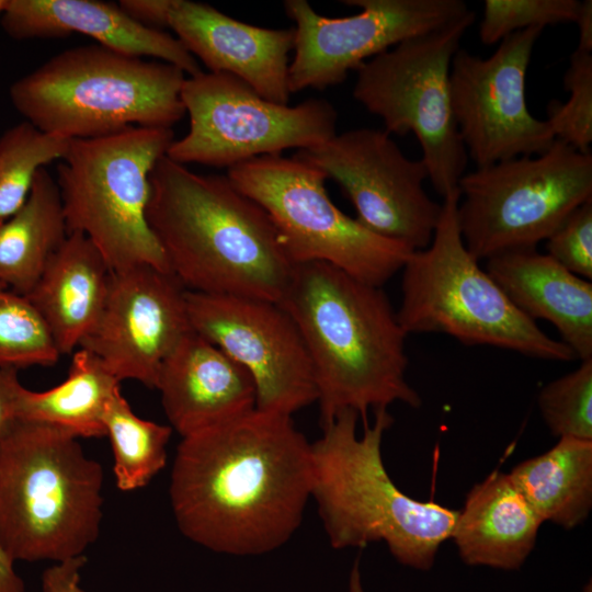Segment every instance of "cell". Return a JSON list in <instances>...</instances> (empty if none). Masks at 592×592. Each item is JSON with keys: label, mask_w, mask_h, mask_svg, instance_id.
<instances>
[{"label": "cell", "mask_w": 592, "mask_h": 592, "mask_svg": "<svg viewBox=\"0 0 592 592\" xmlns=\"http://www.w3.org/2000/svg\"><path fill=\"white\" fill-rule=\"evenodd\" d=\"M183 70L99 44L68 48L14 81V109L42 133L72 140L130 126L172 128L185 115Z\"/></svg>", "instance_id": "cell-6"}, {"label": "cell", "mask_w": 592, "mask_h": 592, "mask_svg": "<svg viewBox=\"0 0 592 592\" xmlns=\"http://www.w3.org/2000/svg\"><path fill=\"white\" fill-rule=\"evenodd\" d=\"M70 140L42 133L27 122L0 136V221L26 202L37 171L67 152Z\"/></svg>", "instance_id": "cell-28"}, {"label": "cell", "mask_w": 592, "mask_h": 592, "mask_svg": "<svg viewBox=\"0 0 592 592\" xmlns=\"http://www.w3.org/2000/svg\"><path fill=\"white\" fill-rule=\"evenodd\" d=\"M486 261L487 273L521 312L554 325L577 358H592L591 281L536 248L506 251Z\"/></svg>", "instance_id": "cell-21"}, {"label": "cell", "mask_w": 592, "mask_h": 592, "mask_svg": "<svg viewBox=\"0 0 592 592\" xmlns=\"http://www.w3.org/2000/svg\"><path fill=\"white\" fill-rule=\"evenodd\" d=\"M374 413L361 436L353 410L322 426V436L311 444V498L333 548L383 542L401 565L430 570L458 511L415 500L396 486L382 457L383 436L394 419L387 409Z\"/></svg>", "instance_id": "cell-4"}, {"label": "cell", "mask_w": 592, "mask_h": 592, "mask_svg": "<svg viewBox=\"0 0 592 592\" xmlns=\"http://www.w3.org/2000/svg\"><path fill=\"white\" fill-rule=\"evenodd\" d=\"M570 96L565 103L551 100L548 123L556 139L580 152L591 153L592 143V53L576 50L563 77Z\"/></svg>", "instance_id": "cell-31"}, {"label": "cell", "mask_w": 592, "mask_h": 592, "mask_svg": "<svg viewBox=\"0 0 592 592\" xmlns=\"http://www.w3.org/2000/svg\"><path fill=\"white\" fill-rule=\"evenodd\" d=\"M172 128L130 126L70 140L55 179L68 234L84 235L112 272L149 265L170 272L147 221L150 173Z\"/></svg>", "instance_id": "cell-8"}, {"label": "cell", "mask_w": 592, "mask_h": 592, "mask_svg": "<svg viewBox=\"0 0 592 592\" xmlns=\"http://www.w3.org/2000/svg\"><path fill=\"white\" fill-rule=\"evenodd\" d=\"M312 447L292 415L253 410L182 437L169 486L181 533L212 551L284 545L311 498Z\"/></svg>", "instance_id": "cell-1"}, {"label": "cell", "mask_w": 592, "mask_h": 592, "mask_svg": "<svg viewBox=\"0 0 592 592\" xmlns=\"http://www.w3.org/2000/svg\"><path fill=\"white\" fill-rule=\"evenodd\" d=\"M59 357L47 327L26 296L0 283V367L53 366Z\"/></svg>", "instance_id": "cell-29"}, {"label": "cell", "mask_w": 592, "mask_h": 592, "mask_svg": "<svg viewBox=\"0 0 592 592\" xmlns=\"http://www.w3.org/2000/svg\"><path fill=\"white\" fill-rule=\"evenodd\" d=\"M186 307L192 330L250 374L258 409L292 415L317 401L304 340L278 303L187 291Z\"/></svg>", "instance_id": "cell-16"}, {"label": "cell", "mask_w": 592, "mask_h": 592, "mask_svg": "<svg viewBox=\"0 0 592 592\" xmlns=\"http://www.w3.org/2000/svg\"><path fill=\"white\" fill-rule=\"evenodd\" d=\"M458 187L443 197L430 244L402 266L400 326L443 333L466 345H490L525 356L572 361L574 353L521 312L467 250L458 225Z\"/></svg>", "instance_id": "cell-7"}, {"label": "cell", "mask_w": 592, "mask_h": 592, "mask_svg": "<svg viewBox=\"0 0 592 592\" xmlns=\"http://www.w3.org/2000/svg\"><path fill=\"white\" fill-rule=\"evenodd\" d=\"M13 39L59 38L80 33L99 45L136 57H155L189 76L202 72L198 61L174 36L146 27L117 3L98 0H8L0 19Z\"/></svg>", "instance_id": "cell-20"}, {"label": "cell", "mask_w": 592, "mask_h": 592, "mask_svg": "<svg viewBox=\"0 0 592 592\" xmlns=\"http://www.w3.org/2000/svg\"><path fill=\"white\" fill-rule=\"evenodd\" d=\"M591 590H592V589H591V581H590L589 584H587V585L584 587V589H583L582 592H591Z\"/></svg>", "instance_id": "cell-41"}, {"label": "cell", "mask_w": 592, "mask_h": 592, "mask_svg": "<svg viewBox=\"0 0 592 592\" xmlns=\"http://www.w3.org/2000/svg\"><path fill=\"white\" fill-rule=\"evenodd\" d=\"M119 385L100 358L78 348L64 382L44 391L23 386L18 419L54 425L78 439L104 437L105 410Z\"/></svg>", "instance_id": "cell-26"}, {"label": "cell", "mask_w": 592, "mask_h": 592, "mask_svg": "<svg viewBox=\"0 0 592 592\" xmlns=\"http://www.w3.org/2000/svg\"><path fill=\"white\" fill-rule=\"evenodd\" d=\"M67 236L58 186L42 168L23 206L0 221V283L26 295Z\"/></svg>", "instance_id": "cell-24"}, {"label": "cell", "mask_w": 592, "mask_h": 592, "mask_svg": "<svg viewBox=\"0 0 592 592\" xmlns=\"http://www.w3.org/2000/svg\"><path fill=\"white\" fill-rule=\"evenodd\" d=\"M104 474L78 437L18 420L0 436V546L13 561L84 555L100 533Z\"/></svg>", "instance_id": "cell-5"}, {"label": "cell", "mask_w": 592, "mask_h": 592, "mask_svg": "<svg viewBox=\"0 0 592 592\" xmlns=\"http://www.w3.org/2000/svg\"><path fill=\"white\" fill-rule=\"evenodd\" d=\"M542 523L510 475L493 471L468 492L451 538L468 566L519 570L536 545Z\"/></svg>", "instance_id": "cell-23"}, {"label": "cell", "mask_w": 592, "mask_h": 592, "mask_svg": "<svg viewBox=\"0 0 592 592\" xmlns=\"http://www.w3.org/2000/svg\"><path fill=\"white\" fill-rule=\"evenodd\" d=\"M458 190L460 235L478 261L536 248L592 200V155L555 139L540 155L466 172Z\"/></svg>", "instance_id": "cell-11"}, {"label": "cell", "mask_w": 592, "mask_h": 592, "mask_svg": "<svg viewBox=\"0 0 592 592\" xmlns=\"http://www.w3.org/2000/svg\"><path fill=\"white\" fill-rule=\"evenodd\" d=\"M105 436L114 457V477L121 491L147 486L167 464L170 425L138 417L118 390L104 414Z\"/></svg>", "instance_id": "cell-27"}, {"label": "cell", "mask_w": 592, "mask_h": 592, "mask_svg": "<svg viewBox=\"0 0 592 592\" xmlns=\"http://www.w3.org/2000/svg\"><path fill=\"white\" fill-rule=\"evenodd\" d=\"M155 388L170 426L181 437L257 408L250 374L193 330L162 363Z\"/></svg>", "instance_id": "cell-19"}, {"label": "cell", "mask_w": 592, "mask_h": 592, "mask_svg": "<svg viewBox=\"0 0 592 592\" xmlns=\"http://www.w3.org/2000/svg\"><path fill=\"white\" fill-rule=\"evenodd\" d=\"M579 29V43L577 49L592 53V1L584 0L574 22Z\"/></svg>", "instance_id": "cell-37"}, {"label": "cell", "mask_w": 592, "mask_h": 592, "mask_svg": "<svg viewBox=\"0 0 592 592\" xmlns=\"http://www.w3.org/2000/svg\"><path fill=\"white\" fill-rule=\"evenodd\" d=\"M537 403L553 435L592 441V358L547 384Z\"/></svg>", "instance_id": "cell-30"}, {"label": "cell", "mask_w": 592, "mask_h": 592, "mask_svg": "<svg viewBox=\"0 0 592 592\" xmlns=\"http://www.w3.org/2000/svg\"><path fill=\"white\" fill-rule=\"evenodd\" d=\"M227 177L266 212L293 264L326 262L383 287L414 251L344 214L327 193V175L294 156L257 157L229 168Z\"/></svg>", "instance_id": "cell-10"}, {"label": "cell", "mask_w": 592, "mask_h": 592, "mask_svg": "<svg viewBox=\"0 0 592 592\" xmlns=\"http://www.w3.org/2000/svg\"><path fill=\"white\" fill-rule=\"evenodd\" d=\"M543 30L514 32L486 58L459 48L452 60L453 115L477 168L540 155L556 139L548 123L531 114L525 95L527 68Z\"/></svg>", "instance_id": "cell-15"}, {"label": "cell", "mask_w": 592, "mask_h": 592, "mask_svg": "<svg viewBox=\"0 0 592 592\" xmlns=\"http://www.w3.org/2000/svg\"><path fill=\"white\" fill-rule=\"evenodd\" d=\"M538 516L563 528L583 523L592 509V441L561 437L549 451L509 473Z\"/></svg>", "instance_id": "cell-25"}, {"label": "cell", "mask_w": 592, "mask_h": 592, "mask_svg": "<svg viewBox=\"0 0 592 592\" xmlns=\"http://www.w3.org/2000/svg\"><path fill=\"white\" fill-rule=\"evenodd\" d=\"M86 562L82 555L48 567L42 576L43 592H86L80 587V570Z\"/></svg>", "instance_id": "cell-34"}, {"label": "cell", "mask_w": 592, "mask_h": 592, "mask_svg": "<svg viewBox=\"0 0 592 592\" xmlns=\"http://www.w3.org/2000/svg\"><path fill=\"white\" fill-rule=\"evenodd\" d=\"M547 254L571 273L592 280V200L573 209L546 239Z\"/></svg>", "instance_id": "cell-33"}, {"label": "cell", "mask_w": 592, "mask_h": 592, "mask_svg": "<svg viewBox=\"0 0 592 592\" xmlns=\"http://www.w3.org/2000/svg\"><path fill=\"white\" fill-rule=\"evenodd\" d=\"M168 26L209 72L232 75L265 100L288 105L294 27L251 25L190 0H172Z\"/></svg>", "instance_id": "cell-18"}, {"label": "cell", "mask_w": 592, "mask_h": 592, "mask_svg": "<svg viewBox=\"0 0 592 592\" xmlns=\"http://www.w3.org/2000/svg\"><path fill=\"white\" fill-rule=\"evenodd\" d=\"M580 4L578 0H485L480 41L491 45L517 31L574 23Z\"/></svg>", "instance_id": "cell-32"}, {"label": "cell", "mask_w": 592, "mask_h": 592, "mask_svg": "<svg viewBox=\"0 0 592 592\" xmlns=\"http://www.w3.org/2000/svg\"><path fill=\"white\" fill-rule=\"evenodd\" d=\"M112 270L82 234H68L25 295L60 355L78 349L104 309Z\"/></svg>", "instance_id": "cell-22"}, {"label": "cell", "mask_w": 592, "mask_h": 592, "mask_svg": "<svg viewBox=\"0 0 592 592\" xmlns=\"http://www.w3.org/2000/svg\"><path fill=\"white\" fill-rule=\"evenodd\" d=\"M147 221L186 291L281 299L294 264L266 212L227 175L164 155L150 173Z\"/></svg>", "instance_id": "cell-3"}, {"label": "cell", "mask_w": 592, "mask_h": 592, "mask_svg": "<svg viewBox=\"0 0 592 592\" xmlns=\"http://www.w3.org/2000/svg\"><path fill=\"white\" fill-rule=\"evenodd\" d=\"M297 326L308 352L321 425L353 410L394 402L419 408L407 380V333L382 287L319 261L294 264L277 301Z\"/></svg>", "instance_id": "cell-2"}, {"label": "cell", "mask_w": 592, "mask_h": 592, "mask_svg": "<svg viewBox=\"0 0 592 592\" xmlns=\"http://www.w3.org/2000/svg\"><path fill=\"white\" fill-rule=\"evenodd\" d=\"M361 12L328 18L306 0H286L294 27L288 67L291 94L341 84L351 70L418 35L442 29L471 10L463 0H344Z\"/></svg>", "instance_id": "cell-14"}, {"label": "cell", "mask_w": 592, "mask_h": 592, "mask_svg": "<svg viewBox=\"0 0 592 592\" xmlns=\"http://www.w3.org/2000/svg\"><path fill=\"white\" fill-rule=\"evenodd\" d=\"M8 0H0V16L2 15L5 7H7Z\"/></svg>", "instance_id": "cell-40"}, {"label": "cell", "mask_w": 592, "mask_h": 592, "mask_svg": "<svg viewBox=\"0 0 592 592\" xmlns=\"http://www.w3.org/2000/svg\"><path fill=\"white\" fill-rule=\"evenodd\" d=\"M172 0H122V10L137 23L155 30L168 26Z\"/></svg>", "instance_id": "cell-35"}, {"label": "cell", "mask_w": 592, "mask_h": 592, "mask_svg": "<svg viewBox=\"0 0 592 592\" xmlns=\"http://www.w3.org/2000/svg\"><path fill=\"white\" fill-rule=\"evenodd\" d=\"M348 592H364L358 559H356L352 566Z\"/></svg>", "instance_id": "cell-39"}, {"label": "cell", "mask_w": 592, "mask_h": 592, "mask_svg": "<svg viewBox=\"0 0 592 592\" xmlns=\"http://www.w3.org/2000/svg\"><path fill=\"white\" fill-rule=\"evenodd\" d=\"M294 157L335 181L365 228L413 250L430 244L442 204L424 190L429 175L423 161L406 157L388 133L346 130Z\"/></svg>", "instance_id": "cell-13"}, {"label": "cell", "mask_w": 592, "mask_h": 592, "mask_svg": "<svg viewBox=\"0 0 592 592\" xmlns=\"http://www.w3.org/2000/svg\"><path fill=\"white\" fill-rule=\"evenodd\" d=\"M475 18L471 10L373 57L356 70L353 88L354 99L383 121L386 133L415 136L429 180L443 197L458 187L468 161L453 115L449 73Z\"/></svg>", "instance_id": "cell-9"}, {"label": "cell", "mask_w": 592, "mask_h": 592, "mask_svg": "<svg viewBox=\"0 0 592 592\" xmlns=\"http://www.w3.org/2000/svg\"><path fill=\"white\" fill-rule=\"evenodd\" d=\"M22 388L18 369L0 367V436L19 420L18 403Z\"/></svg>", "instance_id": "cell-36"}, {"label": "cell", "mask_w": 592, "mask_h": 592, "mask_svg": "<svg viewBox=\"0 0 592 592\" xmlns=\"http://www.w3.org/2000/svg\"><path fill=\"white\" fill-rule=\"evenodd\" d=\"M181 100L189 132L172 141L166 156L185 166L229 169L286 149L315 147L337 134L338 113L329 101L277 104L229 73L202 71L185 78Z\"/></svg>", "instance_id": "cell-12"}, {"label": "cell", "mask_w": 592, "mask_h": 592, "mask_svg": "<svg viewBox=\"0 0 592 592\" xmlns=\"http://www.w3.org/2000/svg\"><path fill=\"white\" fill-rule=\"evenodd\" d=\"M186 289L168 271L141 265L112 272L102 315L79 348L122 383L155 388L164 360L192 331Z\"/></svg>", "instance_id": "cell-17"}, {"label": "cell", "mask_w": 592, "mask_h": 592, "mask_svg": "<svg viewBox=\"0 0 592 592\" xmlns=\"http://www.w3.org/2000/svg\"><path fill=\"white\" fill-rule=\"evenodd\" d=\"M0 592H25L22 578L14 569V562L0 546Z\"/></svg>", "instance_id": "cell-38"}]
</instances>
